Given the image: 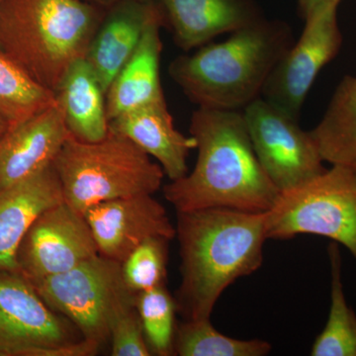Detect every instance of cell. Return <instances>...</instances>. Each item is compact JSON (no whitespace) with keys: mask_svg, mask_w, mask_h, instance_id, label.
<instances>
[{"mask_svg":"<svg viewBox=\"0 0 356 356\" xmlns=\"http://www.w3.org/2000/svg\"><path fill=\"white\" fill-rule=\"evenodd\" d=\"M310 133L323 161L356 170V77L341 79Z\"/></svg>","mask_w":356,"mask_h":356,"instance_id":"ffe728a7","label":"cell"},{"mask_svg":"<svg viewBox=\"0 0 356 356\" xmlns=\"http://www.w3.org/2000/svg\"><path fill=\"white\" fill-rule=\"evenodd\" d=\"M255 156L278 191L298 187L327 168L310 132L264 97L243 110Z\"/></svg>","mask_w":356,"mask_h":356,"instance_id":"9c48e42d","label":"cell"},{"mask_svg":"<svg viewBox=\"0 0 356 356\" xmlns=\"http://www.w3.org/2000/svg\"><path fill=\"white\" fill-rule=\"evenodd\" d=\"M8 129L6 123L0 119V136L2 135Z\"/></svg>","mask_w":356,"mask_h":356,"instance_id":"f1b7e54d","label":"cell"},{"mask_svg":"<svg viewBox=\"0 0 356 356\" xmlns=\"http://www.w3.org/2000/svg\"><path fill=\"white\" fill-rule=\"evenodd\" d=\"M172 29L173 39L185 51L210 43L264 19L257 0H154Z\"/></svg>","mask_w":356,"mask_h":356,"instance_id":"5bb4252c","label":"cell"},{"mask_svg":"<svg viewBox=\"0 0 356 356\" xmlns=\"http://www.w3.org/2000/svg\"><path fill=\"white\" fill-rule=\"evenodd\" d=\"M98 252L83 213L67 202L56 204L33 222L18 248V271L30 281L67 273Z\"/></svg>","mask_w":356,"mask_h":356,"instance_id":"8fae6325","label":"cell"},{"mask_svg":"<svg viewBox=\"0 0 356 356\" xmlns=\"http://www.w3.org/2000/svg\"><path fill=\"white\" fill-rule=\"evenodd\" d=\"M58 103L0 136V191L53 165L69 138Z\"/></svg>","mask_w":356,"mask_h":356,"instance_id":"4fadbf2b","label":"cell"},{"mask_svg":"<svg viewBox=\"0 0 356 356\" xmlns=\"http://www.w3.org/2000/svg\"><path fill=\"white\" fill-rule=\"evenodd\" d=\"M99 350L47 305L23 274L0 271V356H93Z\"/></svg>","mask_w":356,"mask_h":356,"instance_id":"52a82bcc","label":"cell"},{"mask_svg":"<svg viewBox=\"0 0 356 356\" xmlns=\"http://www.w3.org/2000/svg\"><path fill=\"white\" fill-rule=\"evenodd\" d=\"M297 1H298L300 14L304 19L314 9L325 4L332 3V2L341 3V0H297Z\"/></svg>","mask_w":356,"mask_h":356,"instance_id":"4316f807","label":"cell"},{"mask_svg":"<svg viewBox=\"0 0 356 356\" xmlns=\"http://www.w3.org/2000/svg\"><path fill=\"white\" fill-rule=\"evenodd\" d=\"M189 131L198 149L195 166L163 186L177 212L231 208L261 213L273 207L280 192L255 156L243 112L198 108Z\"/></svg>","mask_w":356,"mask_h":356,"instance_id":"7a4b0ae2","label":"cell"},{"mask_svg":"<svg viewBox=\"0 0 356 356\" xmlns=\"http://www.w3.org/2000/svg\"><path fill=\"white\" fill-rule=\"evenodd\" d=\"M83 215L99 254L120 264L147 238L173 240L177 236L165 206L152 194L105 201L88 208Z\"/></svg>","mask_w":356,"mask_h":356,"instance_id":"7c38bea8","label":"cell"},{"mask_svg":"<svg viewBox=\"0 0 356 356\" xmlns=\"http://www.w3.org/2000/svg\"><path fill=\"white\" fill-rule=\"evenodd\" d=\"M2 0H0V4H1Z\"/></svg>","mask_w":356,"mask_h":356,"instance_id":"4dcf8cb0","label":"cell"},{"mask_svg":"<svg viewBox=\"0 0 356 356\" xmlns=\"http://www.w3.org/2000/svg\"><path fill=\"white\" fill-rule=\"evenodd\" d=\"M105 13L83 0H2L0 50L55 93L70 65L86 58Z\"/></svg>","mask_w":356,"mask_h":356,"instance_id":"277c9868","label":"cell"},{"mask_svg":"<svg viewBox=\"0 0 356 356\" xmlns=\"http://www.w3.org/2000/svg\"><path fill=\"white\" fill-rule=\"evenodd\" d=\"M109 343L112 356L152 355L136 303L117 314L110 327Z\"/></svg>","mask_w":356,"mask_h":356,"instance_id":"484cf974","label":"cell"},{"mask_svg":"<svg viewBox=\"0 0 356 356\" xmlns=\"http://www.w3.org/2000/svg\"><path fill=\"white\" fill-rule=\"evenodd\" d=\"M170 241L163 236L147 238L121 262L122 276L131 291L138 294L165 286Z\"/></svg>","mask_w":356,"mask_h":356,"instance_id":"d4e9b609","label":"cell"},{"mask_svg":"<svg viewBox=\"0 0 356 356\" xmlns=\"http://www.w3.org/2000/svg\"><path fill=\"white\" fill-rule=\"evenodd\" d=\"M83 1L88 2L89 4H92V6L100 7V8L106 10V9L114 6L116 2H118L119 0H83Z\"/></svg>","mask_w":356,"mask_h":356,"instance_id":"83f0119b","label":"cell"},{"mask_svg":"<svg viewBox=\"0 0 356 356\" xmlns=\"http://www.w3.org/2000/svg\"><path fill=\"white\" fill-rule=\"evenodd\" d=\"M32 283L47 305L69 318L83 339L100 348L109 341L117 314L135 304L137 295L126 286L120 262L102 254Z\"/></svg>","mask_w":356,"mask_h":356,"instance_id":"ba28073f","label":"cell"},{"mask_svg":"<svg viewBox=\"0 0 356 356\" xmlns=\"http://www.w3.org/2000/svg\"><path fill=\"white\" fill-rule=\"evenodd\" d=\"M109 129L125 136L156 159L170 181L188 173L187 156L196 149V140L175 128L165 100L119 115L109 121Z\"/></svg>","mask_w":356,"mask_h":356,"instance_id":"2e32d148","label":"cell"},{"mask_svg":"<svg viewBox=\"0 0 356 356\" xmlns=\"http://www.w3.org/2000/svg\"><path fill=\"white\" fill-rule=\"evenodd\" d=\"M231 34L170 65V76L198 108L245 109L261 97L269 74L294 43L286 22L266 18Z\"/></svg>","mask_w":356,"mask_h":356,"instance_id":"3957f363","label":"cell"},{"mask_svg":"<svg viewBox=\"0 0 356 356\" xmlns=\"http://www.w3.org/2000/svg\"><path fill=\"white\" fill-rule=\"evenodd\" d=\"M136 308L152 355H175L177 307L166 285L138 293Z\"/></svg>","mask_w":356,"mask_h":356,"instance_id":"cb8c5ba5","label":"cell"},{"mask_svg":"<svg viewBox=\"0 0 356 356\" xmlns=\"http://www.w3.org/2000/svg\"><path fill=\"white\" fill-rule=\"evenodd\" d=\"M53 165L65 202L83 214L105 201L154 195L165 177L149 154L110 129L104 139L95 143L81 142L70 134Z\"/></svg>","mask_w":356,"mask_h":356,"instance_id":"5b68a950","label":"cell"},{"mask_svg":"<svg viewBox=\"0 0 356 356\" xmlns=\"http://www.w3.org/2000/svg\"><path fill=\"white\" fill-rule=\"evenodd\" d=\"M145 1L153 2L154 0H145Z\"/></svg>","mask_w":356,"mask_h":356,"instance_id":"f546056e","label":"cell"},{"mask_svg":"<svg viewBox=\"0 0 356 356\" xmlns=\"http://www.w3.org/2000/svg\"><path fill=\"white\" fill-rule=\"evenodd\" d=\"M55 96L72 137L81 142L95 143L108 135L106 92L86 58L70 65Z\"/></svg>","mask_w":356,"mask_h":356,"instance_id":"d6986e66","label":"cell"},{"mask_svg":"<svg viewBox=\"0 0 356 356\" xmlns=\"http://www.w3.org/2000/svg\"><path fill=\"white\" fill-rule=\"evenodd\" d=\"M266 214L267 240L325 236L356 259V170L332 165L306 184L280 192Z\"/></svg>","mask_w":356,"mask_h":356,"instance_id":"8992f818","label":"cell"},{"mask_svg":"<svg viewBox=\"0 0 356 356\" xmlns=\"http://www.w3.org/2000/svg\"><path fill=\"white\" fill-rule=\"evenodd\" d=\"M163 17L158 6L145 28L140 43L106 93L109 121L119 115L165 100L161 83Z\"/></svg>","mask_w":356,"mask_h":356,"instance_id":"ac0fdd59","label":"cell"},{"mask_svg":"<svg viewBox=\"0 0 356 356\" xmlns=\"http://www.w3.org/2000/svg\"><path fill=\"white\" fill-rule=\"evenodd\" d=\"M56 102L53 91L35 81L0 50V119L7 127L22 123Z\"/></svg>","mask_w":356,"mask_h":356,"instance_id":"7402d4cb","label":"cell"},{"mask_svg":"<svg viewBox=\"0 0 356 356\" xmlns=\"http://www.w3.org/2000/svg\"><path fill=\"white\" fill-rule=\"evenodd\" d=\"M177 213L180 280L175 295L184 320L210 318L236 280L259 270L267 240L266 212L204 208Z\"/></svg>","mask_w":356,"mask_h":356,"instance_id":"6da1fadb","label":"cell"},{"mask_svg":"<svg viewBox=\"0 0 356 356\" xmlns=\"http://www.w3.org/2000/svg\"><path fill=\"white\" fill-rule=\"evenodd\" d=\"M62 201V185L53 165L0 191V271H18L16 255L30 226Z\"/></svg>","mask_w":356,"mask_h":356,"instance_id":"9a60e30c","label":"cell"},{"mask_svg":"<svg viewBox=\"0 0 356 356\" xmlns=\"http://www.w3.org/2000/svg\"><path fill=\"white\" fill-rule=\"evenodd\" d=\"M332 271L331 308L324 330L312 346V356H356V315L346 303L339 243L327 248Z\"/></svg>","mask_w":356,"mask_h":356,"instance_id":"44dd1931","label":"cell"},{"mask_svg":"<svg viewBox=\"0 0 356 356\" xmlns=\"http://www.w3.org/2000/svg\"><path fill=\"white\" fill-rule=\"evenodd\" d=\"M156 9V2L145 0H119L106 9L86 55L105 92L133 55Z\"/></svg>","mask_w":356,"mask_h":356,"instance_id":"e0dca14e","label":"cell"},{"mask_svg":"<svg viewBox=\"0 0 356 356\" xmlns=\"http://www.w3.org/2000/svg\"><path fill=\"white\" fill-rule=\"evenodd\" d=\"M339 4H325L304 18L301 37L274 67L262 90L261 97L296 120L321 70L337 57L343 44Z\"/></svg>","mask_w":356,"mask_h":356,"instance_id":"30bf717a","label":"cell"},{"mask_svg":"<svg viewBox=\"0 0 356 356\" xmlns=\"http://www.w3.org/2000/svg\"><path fill=\"white\" fill-rule=\"evenodd\" d=\"M271 350V344L262 339L243 341L221 334L210 318L184 320L175 331V355L266 356Z\"/></svg>","mask_w":356,"mask_h":356,"instance_id":"603a6c76","label":"cell"}]
</instances>
